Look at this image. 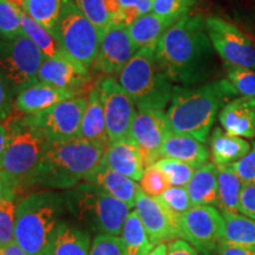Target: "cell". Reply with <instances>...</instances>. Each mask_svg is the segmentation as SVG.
I'll return each mask as SVG.
<instances>
[{
	"label": "cell",
	"instance_id": "obj_1",
	"mask_svg": "<svg viewBox=\"0 0 255 255\" xmlns=\"http://www.w3.org/2000/svg\"><path fill=\"white\" fill-rule=\"evenodd\" d=\"M156 58L171 83L191 87L208 78L214 65V47L206 19L189 14L178 19L159 40Z\"/></svg>",
	"mask_w": 255,
	"mask_h": 255
},
{
	"label": "cell",
	"instance_id": "obj_2",
	"mask_svg": "<svg viewBox=\"0 0 255 255\" xmlns=\"http://www.w3.org/2000/svg\"><path fill=\"white\" fill-rule=\"evenodd\" d=\"M238 92L228 79L210 82L199 88H175L167 113L170 131L206 143L219 111Z\"/></svg>",
	"mask_w": 255,
	"mask_h": 255
},
{
	"label": "cell",
	"instance_id": "obj_3",
	"mask_svg": "<svg viewBox=\"0 0 255 255\" xmlns=\"http://www.w3.org/2000/svg\"><path fill=\"white\" fill-rule=\"evenodd\" d=\"M104 149L82 138L47 142L30 187L72 189L97 167Z\"/></svg>",
	"mask_w": 255,
	"mask_h": 255
},
{
	"label": "cell",
	"instance_id": "obj_4",
	"mask_svg": "<svg viewBox=\"0 0 255 255\" xmlns=\"http://www.w3.org/2000/svg\"><path fill=\"white\" fill-rule=\"evenodd\" d=\"M66 209L65 195L56 191H37L25 196L15 213L14 241L28 255H46Z\"/></svg>",
	"mask_w": 255,
	"mask_h": 255
},
{
	"label": "cell",
	"instance_id": "obj_5",
	"mask_svg": "<svg viewBox=\"0 0 255 255\" xmlns=\"http://www.w3.org/2000/svg\"><path fill=\"white\" fill-rule=\"evenodd\" d=\"M117 79L138 110H164L175 91L151 47L137 51Z\"/></svg>",
	"mask_w": 255,
	"mask_h": 255
},
{
	"label": "cell",
	"instance_id": "obj_6",
	"mask_svg": "<svg viewBox=\"0 0 255 255\" xmlns=\"http://www.w3.org/2000/svg\"><path fill=\"white\" fill-rule=\"evenodd\" d=\"M68 210L97 235L120 237L132 208L89 183H79L64 194Z\"/></svg>",
	"mask_w": 255,
	"mask_h": 255
},
{
	"label": "cell",
	"instance_id": "obj_7",
	"mask_svg": "<svg viewBox=\"0 0 255 255\" xmlns=\"http://www.w3.org/2000/svg\"><path fill=\"white\" fill-rule=\"evenodd\" d=\"M12 117V135L1 159L0 170L17 187L18 191L30 188L47 142L39 132L28 126L24 116Z\"/></svg>",
	"mask_w": 255,
	"mask_h": 255
},
{
	"label": "cell",
	"instance_id": "obj_8",
	"mask_svg": "<svg viewBox=\"0 0 255 255\" xmlns=\"http://www.w3.org/2000/svg\"><path fill=\"white\" fill-rule=\"evenodd\" d=\"M53 36L66 56L88 69L95 65L100 50L101 33L73 0H63Z\"/></svg>",
	"mask_w": 255,
	"mask_h": 255
},
{
	"label": "cell",
	"instance_id": "obj_9",
	"mask_svg": "<svg viewBox=\"0 0 255 255\" xmlns=\"http://www.w3.org/2000/svg\"><path fill=\"white\" fill-rule=\"evenodd\" d=\"M46 57L27 36L0 40V73L12 90L21 91L38 83V72Z\"/></svg>",
	"mask_w": 255,
	"mask_h": 255
},
{
	"label": "cell",
	"instance_id": "obj_10",
	"mask_svg": "<svg viewBox=\"0 0 255 255\" xmlns=\"http://www.w3.org/2000/svg\"><path fill=\"white\" fill-rule=\"evenodd\" d=\"M87 104L88 98L78 96L60 102L39 114L24 116V121L46 141H72L81 138L82 121Z\"/></svg>",
	"mask_w": 255,
	"mask_h": 255
},
{
	"label": "cell",
	"instance_id": "obj_11",
	"mask_svg": "<svg viewBox=\"0 0 255 255\" xmlns=\"http://www.w3.org/2000/svg\"><path fill=\"white\" fill-rule=\"evenodd\" d=\"M177 235L200 255H213L225 241V221L214 207H191L178 219Z\"/></svg>",
	"mask_w": 255,
	"mask_h": 255
},
{
	"label": "cell",
	"instance_id": "obj_12",
	"mask_svg": "<svg viewBox=\"0 0 255 255\" xmlns=\"http://www.w3.org/2000/svg\"><path fill=\"white\" fill-rule=\"evenodd\" d=\"M206 26L212 45L223 62L255 70V46L247 34L219 17L207 18Z\"/></svg>",
	"mask_w": 255,
	"mask_h": 255
},
{
	"label": "cell",
	"instance_id": "obj_13",
	"mask_svg": "<svg viewBox=\"0 0 255 255\" xmlns=\"http://www.w3.org/2000/svg\"><path fill=\"white\" fill-rule=\"evenodd\" d=\"M98 88L110 143L130 137V130L136 115L135 103L121 87L119 79L114 76L100 79Z\"/></svg>",
	"mask_w": 255,
	"mask_h": 255
},
{
	"label": "cell",
	"instance_id": "obj_14",
	"mask_svg": "<svg viewBox=\"0 0 255 255\" xmlns=\"http://www.w3.org/2000/svg\"><path fill=\"white\" fill-rule=\"evenodd\" d=\"M170 132L163 110H138L133 119L130 137L141 151L145 168L161 159L162 145Z\"/></svg>",
	"mask_w": 255,
	"mask_h": 255
},
{
	"label": "cell",
	"instance_id": "obj_15",
	"mask_svg": "<svg viewBox=\"0 0 255 255\" xmlns=\"http://www.w3.org/2000/svg\"><path fill=\"white\" fill-rule=\"evenodd\" d=\"M139 49L133 43L128 26L123 24H110L101 33L100 50L95 66L107 76L120 75Z\"/></svg>",
	"mask_w": 255,
	"mask_h": 255
},
{
	"label": "cell",
	"instance_id": "obj_16",
	"mask_svg": "<svg viewBox=\"0 0 255 255\" xmlns=\"http://www.w3.org/2000/svg\"><path fill=\"white\" fill-rule=\"evenodd\" d=\"M135 210L144 226L152 246L176 240L178 221L168 213L156 197L148 196L142 189L136 197Z\"/></svg>",
	"mask_w": 255,
	"mask_h": 255
},
{
	"label": "cell",
	"instance_id": "obj_17",
	"mask_svg": "<svg viewBox=\"0 0 255 255\" xmlns=\"http://www.w3.org/2000/svg\"><path fill=\"white\" fill-rule=\"evenodd\" d=\"M90 79L91 76L87 66L76 62L65 53L56 58H45L38 72V82L77 92Z\"/></svg>",
	"mask_w": 255,
	"mask_h": 255
},
{
	"label": "cell",
	"instance_id": "obj_18",
	"mask_svg": "<svg viewBox=\"0 0 255 255\" xmlns=\"http://www.w3.org/2000/svg\"><path fill=\"white\" fill-rule=\"evenodd\" d=\"M79 92L60 89L46 83L38 82L18 92L15 98L17 110L24 116H32L49 109L66 100L78 97Z\"/></svg>",
	"mask_w": 255,
	"mask_h": 255
},
{
	"label": "cell",
	"instance_id": "obj_19",
	"mask_svg": "<svg viewBox=\"0 0 255 255\" xmlns=\"http://www.w3.org/2000/svg\"><path fill=\"white\" fill-rule=\"evenodd\" d=\"M102 163L135 182L141 181L145 170L141 151L131 137L111 142L104 150Z\"/></svg>",
	"mask_w": 255,
	"mask_h": 255
},
{
	"label": "cell",
	"instance_id": "obj_20",
	"mask_svg": "<svg viewBox=\"0 0 255 255\" xmlns=\"http://www.w3.org/2000/svg\"><path fill=\"white\" fill-rule=\"evenodd\" d=\"M84 182L122 201L130 208H135L137 194L141 189V187L131 178L117 173L102 162L84 178Z\"/></svg>",
	"mask_w": 255,
	"mask_h": 255
},
{
	"label": "cell",
	"instance_id": "obj_21",
	"mask_svg": "<svg viewBox=\"0 0 255 255\" xmlns=\"http://www.w3.org/2000/svg\"><path fill=\"white\" fill-rule=\"evenodd\" d=\"M225 131L232 136L253 138L255 136V97L234 98L219 113Z\"/></svg>",
	"mask_w": 255,
	"mask_h": 255
},
{
	"label": "cell",
	"instance_id": "obj_22",
	"mask_svg": "<svg viewBox=\"0 0 255 255\" xmlns=\"http://www.w3.org/2000/svg\"><path fill=\"white\" fill-rule=\"evenodd\" d=\"M87 98L88 104L82 121L81 138L105 150L110 144V139L108 136L104 108L101 100L98 82L94 85V88L90 89Z\"/></svg>",
	"mask_w": 255,
	"mask_h": 255
},
{
	"label": "cell",
	"instance_id": "obj_23",
	"mask_svg": "<svg viewBox=\"0 0 255 255\" xmlns=\"http://www.w3.org/2000/svg\"><path fill=\"white\" fill-rule=\"evenodd\" d=\"M161 158L177 159L199 169L208 163L209 151L203 143L193 137L170 131L162 145Z\"/></svg>",
	"mask_w": 255,
	"mask_h": 255
},
{
	"label": "cell",
	"instance_id": "obj_24",
	"mask_svg": "<svg viewBox=\"0 0 255 255\" xmlns=\"http://www.w3.org/2000/svg\"><path fill=\"white\" fill-rule=\"evenodd\" d=\"M90 233L68 221L59 223L46 255H90Z\"/></svg>",
	"mask_w": 255,
	"mask_h": 255
},
{
	"label": "cell",
	"instance_id": "obj_25",
	"mask_svg": "<svg viewBox=\"0 0 255 255\" xmlns=\"http://www.w3.org/2000/svg\"><path fill=\"white\" fill-rule=\"evenodd\" d=\"M186 189L193 207H219L218 167L213 162H208L196 169Z\"/></svg>",
	"mask_w": 255,
	"mask_h": 255
},
{
	"label": "cell",
	"instance_id": "obj_26",
	"mask_svg": "<svg viewBox=\"0 0 255 255\" xmlns=\"http://www.w3.org/2000/svg\"><path fill=\"white\" fill-rule=\"evenodd\" d=\"M176 21L174 19L161 17L151 12L137 18L131 25L128 26V30L138 49L143 47L156 49L163 34Z\"/></svg>",
	"mask_w": 255,
	"mask_h": 255
},
{
	"label": "cell",
	"instance_id": "obj_27",
	"mask_svg": "<svg viewBox=\"0 0 255 255\" xmlns=\"http://www.w3.org/2000/svg\"><path fill=\"white\" fill-rule=\"evenodd\" d=\"M210 154L215 165H231L244 158L251 150L250 143L232 136L216 127L210 136Z\"/></svg>",
	"mask_w": 255,
	"mask_h": 255
},
{
	"label": "cell",
	"instance_id": "obj_28",
	"mask_svg": "<svg viewBox=\"0 0 255 255\" xmlns=\"http://www.w3.org/2000/svg\"><path fill=\"white\" fill-rule=\"evenodd\" d=\"M124 255H148L154 250L136 210H131L120 234Z\"/></svg>",
	"mask_w": 255,
	"mask_h": 255
},
{
	"label": "cell",
	"instance_id": "obj_29",
	"mask_svg": "<svg viewBox=\"0 0 255 255\" xmlns=\"http://www.w3.org/2000/svg\"><path fill=\"white\" fill-rule=\"evenodd\" d=\"M218 167V165H216ZM219 208L223 212L239 213L242 181L231 165L218 167Z\"/></svg>",
	"mask_w": 255,
	"mask_h": 255
},
{
	"label": "cell",
	"instance_id": "obj_30",
	"mask_svg": "<svg viewBox=\"0 0 255 255\" xmlns=\"http://www.w3.org/2000/svg\"><path fill=\"white\" fill-rule=\"evenodd\" d=\"M30 15L32 19L55 33L63 0H9Z\"/></svg>",
	"mask_w": 255,
	"mask_h": 255
},
{
	"label": "cell",
	"instance_id": "obj_31",
	"mask_svg": "<svg viewBox=\"0 0 255 255\" xmlns=\"http://www.w3.org/2000/svg\"><path fill=\"white\" fill-rule=\"evenodd\" d=\"M225 221V241L240 246L255 247V221L239 213L220 210Z\"/></svg>",
	"mask_w": 255,
	"mask_h": 255
},
{
	"label": "cell",
	"instance_id": "obj_32",
	"mask_svg": "<svg viewBox=\"0 0 255 255\" xmlns=\"http://www.w3.org/2000/svg\"><path fill=\"white\" fill-rule=\"evenodd\" d=\"M20 24L25 36L33 41L46 58H56L62 55L63 50L56 37L51 32L32 19L26 12L20 8Z\"/></svg>",
	"mask_w": 255,
	"mask_h": 255
},
{
	"label": "cell",
	"instance_id": "obj_33",
	"mask_svg": "<svg viewBox=\"0 0 255 255\" xmlns=\"http://www.w3.org/2000/svg\"><path fill=\"white\" fill-rule=\"evenodd\" d=\"M23 34L20 8L9 0H0V38L4 40H13Z\"/></svg>",
	"mask_w": 255,
	"mask_h": 255
},
{
	"label": "cell",
	"instance_id": "obj_34",
	"mask_svg": "<svg viewBox=\"0 0 255 255\" xmlns=\"http://www.w3.org/2000/svg\"><path fill=\"white\" fill-rule=\"evenodd\" d=\"M18 194L0 200V248L14 241L15 213L18 208Z\"/></svg>",
	"mask_w": 255,
	"mask_h": 255
},
{
	"label": "cell",
	"instance_id": "obj_35",
	"mask_svg": "<svg viewBox=\"0 0 255 255\" xmlns=\"http://www.w3.org/2000/svg\"><path fill=\"white\" fill-rule=\"evenodd\" d=\"M154 165L167 176L171 187H187L196 170L193 165L171 158H161Z\"/></svg>",
	"mask_w": 255,
	"mask_h": 255
},
{
	"label": "cell",
	"instance_id": "obj_36",
	"mask_svg": "<svg viewBox=\"0 0 255 255\" xmlns=\"http://www.w3.org/2000/svg\"><path fill=\"white\" fill-rule=\"evenodd\" d=\"M156 199L168 210L169 214L177 221L181 215L193 207L186 187H170L161 196L156 197Z\"/></svg>",
	"mask_w": 255,
	"mask_h": 255
},
{
	"label": "cell",
	"instance_id": "obj_37",
	"mask_svg": "<svg viewBox=\"0 0 255 255\" xmlns=\"http://www.w3.org/2000/svg\"><path fill=\"white\" fill-rule=\"evenodd\" d=\"M73 2L100 33L109 27L111 21L105 7V0H73Z\"/></svg>",
	"mask_w": 255,
	"mask_h": 255
},
{
	"label": "cell",
	"instance_id": "obj_38",
	"mask_svg": "<svg viewBox=\"0 0 255 255\" xmlns=\"http://www.w3.org/2000/svg\"><path fill=\"white\" fill-rule=\"evenodd\" d=\"M227 79L244 97H255V70L228 65Z\"/></svg>",
	"mask_w": 255,
	"mask_h": 255
},
{
	"label": "cell",
	"instance_id": "obj_39",
	"mask_svg": "<svg viewBox=\"0 0 255 255\" xmlns=\"http://www.w3.org/2000/svg\"><path fill=\"white\" fill-rule=\"evenodd\" d=\"M196 0H152V13L178 20L195 5Z\"/></svg>",
	"mask_w": 255,
	"mask_h": 255
},
{
	"label": "cell",
	"instance_id": "obj_40",
	"mask_svg": "<svg viewBox=\"0 0 255 255\" xmlns=\"http://www.w3.org/2000/svg\"><path fill=\"white\" fill-rule=\"evenodd\" d=\"M139 183L141 189L150 197L161 196L168 188L171 187L167 176L154 164L145 168Z\"/></svg>",
	"mask_w": 255,
	"mask_h": 255
},
{
	"label": "cell",
	"instance_id": "obj_41",
	"mask_svg": "<svg viewBox=\"0 0 255 255\" xmlns=\"http://www.w3.org/2000/svg\"><path fill=\"white\" fill-rule=\"evenodd\" d=\"M90 255H124L120 237L96 235L91 242Z\"/></svg>",
	"mask_w": 255,
	"mask_h": 255
},
{
	"label": "cell",
	"instance_id": "obj_42",
	"mask_svg": "<svg viewBox=\"0 0 255 255\" xmlns=\"http://www.w3.org/2000/svg\"><path fill=\"white\" fill-rule=\"evenodd\" d=\"M244 184H255V142L250 152L240 161L231 164Z\"/></svg>",
	"mask_w": 255,
	"mask_h": 255
},
{
	"label": "cell",
	"instance_id": "obj_43",
	"mask_svg": "<svg viewBox=\"0 0 255 255\" xmlns=\"http://www.w3.org/2000/svg\"><path fill=\"white\" fill-rule=\"evenodd\" d=\"M239 213L255 221V184L242 186Z\"/></svg>",
	"mask_w": 255,
	"mask_h": 255
},
{
	"label": "cell",
	"instance_id": "obj_44",
	"mask_svg": "<svg viewBox=\"0 0 255 255\" xmlns=\"http://www.w3.org/2000/svg\"><path fill=\"white\" fill-rule=\"evenodd\" d=\"M12 114V89L0 73V121L8 119Z\"/></svg>",
	"mask_w": 255,
	"mask_h": 255
},
{
	"label": "cell",
	"instance_id": "obj_45",
	"mask_svg": "<svg viewBox=\"0 0 255 255\" xmlns=\"http://www.w3.org/2000/svg\"><path fill=\"white\" fill-rule=\"evenodd\" d=\"M167 255H200L197 251L182 239L168 242Z\"/></svg>",
	"mask_w": 255,
	"mask_h": 255
},
{
	"label": "cell",
	"instance_id": "obj_46",
	"mask_svg": "<svg viewBox=\"0 0 255 255\" xmlns=\"http://www.w3.org/2000/svg\"><path fill=\"white\" fill-rule=\"evenodd\" d=\"M218 255H255V247L240 246L223 241L218 248Z\"/></svg>",
	"mask_w": 255,
	"mask_h": 255
},
{
	"label": "cell",
	"instance_id": "obj_47",
	"mask_svg": "<svg viewBox=\"0 0 255 255\" xmlns=\"http://www.w3.org/2000/svg\"><path fill=\"white\" fill-rule=\"evenodd\" d=\"M12 129H13V126H12V117L9 115L8 119L0 123V164H1V159L4 157L6 148L11 139Z\"/></svg>",
	"mask_w": 255,
	"mask_h": 255
},
{
	"label": "cell",
	"instance_id": "obj_48",
	"mask_svg": "<svg viewBox=\"0 0 255 255\" xmlns=\"http://www.w3.org/2000/svg\"><path fill=\"white\" fill-rule=\"evenodd\" d=\"M122 8L136 7L139 9L142 15L151 13L152 0H120Z\"/></svg>",
	"mask_w": 255,
	"mask_h": 255
},
{
	"label": "cell",
	"instance_id": "obj_49",
	"mask_svg": "<svg viewBox=\"0 0 255 255\" xmlns=\"http://www.w3.org/2000/svg\"><path fill=\"white\" fill-rule=\"evenodd\" d=\"M19 191L9 178L0 170V200L6 196L18 194Z\"/></svg>",
	"mask_w": 255,
	"mask_h": 255
},
{
	"label": "cell",
	"instance_id": "obj_50",
	"mask_svg": "<svg viewBox=\"0 0 255 255\" xmlns=\"http://www.w3.org/2000/svg\"><path fill=\"white\" fill-rule=\"evenodd\" d=\"M2 255H28L15 241L9 242L6 246L1 247Z\"/></svg>",
	"mask_w": 255,
	"mask_h": 255
},
{
	"label": "cell",
	"instance_id": "obj_51",
	"mask_svg": "<svg viewBox=\"0 0 255 255\" xmlns=\"http://www.w3.org/2000/svg\"><path fill=\"white\" fill-rule=\"evenodd\" d=\"M148 255H167V245H157V246L154 247V250H152Z\"/></svg>",
	"mask_w": 255,
	"mask_h": 255
},
{
	"label": "cell",
	"instance_id": "obj_52",
	"mask_svg": "<svg viewBox=\"0 0 255 255\" xmlns=\"http://www.w3.org/2000/svg\"><path fill=\"white\" fill-rule=\"evenodd\" d=\"M248 37H250V39L252 40V43L254 44V46H255V33H251V34H247Z\"/></svg>",
	"mask_w": 255,
	"mask_h": 255
},
{
	"label": "cell",
	"instance_id": "obj_53",
	"mask_svg": "<svg viewBox=\"0 0 255 255\" xmlns=\"http://www.w3.org/2000/svg\"><path fill=\"white\" fill-rule=\"evenodd\" d=\"M0 255H2V253H1V248H0Z\"/></svg>",
	"mask_w": 255,
	"mask_h": 255
},
{
	"label": "cell",
	"instance_id": "obj_54",
	"mask_svg": "<svg viewBox=\"0 0 255 255\" xmlns=\"http://www.w3.org/2000/svg\"><path fill=\"white\" fill-rule=\"evenodd\" d=\"M2 122V121H0V123H1Z\"/></svg>",
	"mask_w": 255,
	"mask_h": 255
},
{
	"label": "cell",
	"instance_id": "obj_55",
	"mask_svg": "<svg viewBox=\"0 0 255 255\" xmlns=\"http://www.w3.org/2000/svg\"><path fill=\"white\" fill-rule=\"evenodd\" d=\"M0 40H1V38H0Z\"/></svg>",
	"mask_w": 255,
	"mask_h": 255
}]
</instances>
